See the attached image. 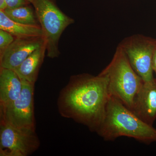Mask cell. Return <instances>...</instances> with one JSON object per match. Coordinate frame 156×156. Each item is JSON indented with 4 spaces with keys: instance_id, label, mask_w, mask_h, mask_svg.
<instances>
[{
    "instance_id": "cell-3",
    "label": "cell",
    "mask_w": 156,
    "mask_h": 156,
    "mask_svg": "<svg viewBox=\"0 0 156 156\" xmlns=\"http://www.w3.org/2000/svg\"><path fill=\"white\" fill-rule=\"evenodd\" d=\"M99 74L107 79L110 96L117 98L131 110L144 82L133 69L119 45L111 61Z\"/></svg>"
},
{
    "instance_id": "cell-17",
    "label": "cell",
    "mask_w": 156,
    "mask_h": 156,
    "mask_svg": "<svg viewBox=\"0 0 156 156\" xmlns=\"http://www.w3.org/2000/svg\"><path fill=\"white\" fill-rule=\"evenodd\" d=\"M152 68L153 71H154L156 73V50L154 54L152 61Z\"/></svg>"
},
{
    "instance_id": "cell-11",
    "label": "cell",
    "mask_w": 156,
    "mask_h": 156,
    "mask_svg": "<svg viewBox=\"0 0 156 156\" xmlns=\"http://www.w3.org/2000/svg\"><path fill=\"white\" fill-rule=\"evenodd\" d=\"M47 52L45 43L14 69L21 80L35 85Z\"/></svg>"
},
{
    "instance_id": "cell-16",
    "label": "cell",
    "mask_w": 156,
    "mask_h": 156,
    "mask_svg": "<svg viewBox=\"0 0 156 156\" xmlns=\"http://www.w3.org/2000/svg\"><path fill=\"white\" fill-rule=\"evenodd\" d=\"M7 9L6 0H0V11H4Z\"/></svg>"
},
{
    "instance_id": "cell-2",
    "label": "cell",
    "mask_w": 156,
    "mask_h": 156,
    "mask_svg": "<svg viewBox=\"0 0 156 156\" xmlns=\"http://www.w3.org/2000/svg\"><path fill=\"white\" fill-rule=\"evenodd\" d=\"M96 133L106 141L127 136L145 144L156 142V129L136 116L120 101L110 96Z\"/></svg>"
},
{
    "instance_id": "cell-7",
    "label": "cell",
    "mask_w": 156,
    "mask_h": 156,
    "mask_svg": "<svg viewBox=\"0 0 156 156\" xmlns=\"http://www.w3.org/2000/svg\"><path fill=\"white\" fill-rule=\"evenodd\" d=\"M40 146V140L35 130L0 122V156H29Z\"/></svg>"
},
{
    "instance_id": "cell-9",
    "label": "cell",
    "mask_w": 156,
    "mask_h": 156,
    "mask_svg": "<svg viewBox=\"0 0 156 156\" xmlns=\"http://www.w3.org/2000/svg\"><path fill=\"white\" fill-rule=\"evenodd\" d=\"M131 110L144 122L153 126L156 119V79L144 82Z\"/></svg>"
},
{
    "instance_id": "cell-15",
    "label": "cell",
    "mask_w": 156,
    "mask_h": 156,
    "mask_svg": "<svg viewBox=\"0 0 156 156\" xmlns=\"http://www.w3.org/2000/svg\"><path fill=\"white\" fill-rule=\"evenodd\" d=\"M7 9H14L30 4L28 0H6Z\"/></svg>"
},
{
    "instance_id": "cell-5",
    "label": "cell",
    "mask_w": 156,
    "mask_h": 156,
    "mask_svg": "<svg viewBox=\"0 0 156 156\" xmlns=\"http://www.w3.org/2000/svg\"><path fill=\"white\" fill-rule=\"evenodd\" d=\"M130 64L144 82L154 79L153 58L156 50V40L142 34L126 37L119 44Z\"/></svg>"
},
{
    "instance_id": "cell-1",
    "label": "cell",
    "mask_w": 156,
    "mask_h": 156,
    "mask_svg": "<svg viewBox=\"0 0 156 156\" xmlns=\"http://www.w3.org/2000/svg\"><path fill=\"white\" fill-rule=\"evenodd\" d=\"M110 97L105 76L75 75L60 92L57 100L58 112L62 116L96 132L104 118Z\"/></svg>"
},
{
    "instance_id": "cell-4",
    "label": "cell",
    "mask_w": 156,
    "mask_h": 156,
    "mask_svg": "<svg viewBox=\"0 0 156 156\" xmlns=\"http://www.w3.org/2000/svg\"><path fill=\"white\" fill-rule=\"evenodd\" d=\"M33 6L40 26L49 58H57L60 54L59 40L68 27L74 23L57 5L56 0H28Z\"/></svg>"
},
{
    "instance_id": "cell-12",
    "label": "cell",
    "mask_w": 156,
    "mask_h": 156,
    "mask_svg": "<svg viewBox=\"0 0 156 156\" xmlns=\"http://www.w3.org/2000/svg\"><path fill=\"white\" fill-rule=\"evenodd\" d=\"M0 29L8 32L15 38L43 36L40 26L28 25L14 21L2 11H0Z\"/></svg>"
},
{
    "instance_id": "cell-6",
    "label": "cell",
    "mask_w": 156,
    "mask_h": 156,
    "mask_svg": "<svg viewBox=\"0 0 156 156\" xmlns=\"http://www.w3.org/2000/svg\"><path fill=\"white\" fill-rule=\"evenodd\" d=\"M22 82L23 87L19 97L9 103L0 104V122L16 128L36 131L34 85Z\"/></svg>"
},
{
    "instance_id": "cell-8",
    "label": "cell",
    "mask_w": 156,
    "mask_h": 156,
    "mask_svg": "<svg viewBox=\"0 0 156 156\" xmlns=\"http://www.w3.org/2000/svg\"><path fill=\"white\" fill-rule=\"evenodd\" d=\"M44 43L43 37L16 38L0 55V68L15 69Z\"/></svg>"
},
{
    "instance_id": "cell-10",
    "label": "cell",
    "mask_w": 156,
    "mask_h": 156,
    "mask_svg": "<svg viewBox=\"0 0 156 156\" xmlns=\"http://www.w3.org/2000/svg\"><path fill=\"white\" fill-rule=\"evenodd\" d=\"M23 87L22 81L14 70L0 68V104L17 99Z\"/></svg>"
},
{
    "instance_id": "cell-14",
    "label": "cell",
    "mask_w": 156,
    "mask_h": 156,
    "mask_svg": "<svg viewBox=\"0 0 156 156\" xmlns=\"http://www.w3.org/2000/svg\"><path fill=\"white\" fill-rule=\"evenodd\" d=\"M15 37L8 32L0 29V55L15 40Z\"/></svg>"
},
{
    "instance_id": "cell-13",
    "label": "cell",
    "mask_w": 156,
    "mask_h": 156,
    "mask_svg": "<svg viewBox=\"0 0 156 156\" xmlns=\"http://www.w3.org/2000/svg\"><path fill=\"white\" fill-rule=\"evenodd\" d=\"M3 11L14 21L28 25L40 26L35 11L31 4L14 9H7Z\"/></svg>"
}]
</instances>
